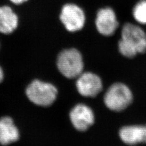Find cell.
<instances>
[{
  "mask_svg": "<svg viewBox=\"0 0 146 146\" xmlns=\"http://www.w3.org/2000/svg\"><path fill=\"white\" fill-rule=\"evenodd\" d=\"M119 51L127 58L146 52V33L141 27L130 23L123 26L121 38L118 43Z\"/></svg>",
  "mask_w": 146,
  "mask_h": 146,
  "instance_id": "obj_1",
  "label": "cell"
},
{
  "mask_svg": "<svg viewBox=\"0 0 146 146\" xmlns=\"http://www.w3.org/2000/svg\"><path fill=\"white\" fill-rule=\"evenodd\" d=\"M131 91L124 84L115 83L110 86L104 96V103L114 111L124 110L133 101Z\"/></svg>",
  "mask_w": 146,
  "mask_h": 146,
  "instance_id": "obj_2",
  "label": "cell"
},
{
  "mask_svg": "<svg viewBox=\"0 0 146 146\" xmlns=\"http://www.w3.org/2000/svg\"><path fill=\"white\" fill-rule=\"evenodd\" d=\"M58 69L67 78L79 77L84 68V63L80 52L74 48L65 49L58 57Z\"/></svg>",
  "mask_w": 146,
  "mask_h": 146,
  "instance_id": "obj_3",
  "label": "cell"
},
{
  "mask_svg": "<svg viewBox=\"0 0 146 146\" xmlns=\"http://www.w3.org/2000/svg\"><path fill=\"white\" fill-rule=\"evenodd\" d=\"M26 92L27 98L34 104L48 106L56 100L57 90L52 84L35 80L28 86Z\"/></svg>",
  "mask_w": 146,
  "mask_h": 146,
  "instance_id": "obj_4",
  "label": "cell"
},
{
  "mask_svg": "<svg viewBox=\"0 0 146 146\" xmlns=\"http://www.w3.org/2000/svg\"><path fill=\"white\" fill-rule=\"evenodd\" d=\"M60 20L68 31L75 33L84 27L85 13L83 9L77 4L68 3L63 5L61 9Z\"/></svg>",
  "mask_w": 146,
  "mask_h": 146,
  "instance_id": "obj_5",
  "label": "cell"
},
{
  "mask_svg": "<svg viewBox=\"0 0 146 146\" xmlns=\"http://www.w3.org/2000/svg\"><path fill=\"white\" fill-rule=\"evenodd\" d=\"M95 25L99 34L106 36L113 35L119 26L115 12L110 7L99 9L95 19Z\"/></svg>",
  "mask_w": 146,
  "mask_h": 146,
  "instance_id": "obj_6",
  "label": "cell"
},
{
  "mask_svg": "<svg viewBox=\"0 0 146 146\" xmlns=\"http://www.w3.org/2000/svg\"><path fill=\"white\" fill-rule=\"evenodd\" d=\"M77 89L85 97H94L102 88V82L100 77L94 73L81 74L76 82Z\"/></svg>",
  "mask_w": 146,
  "mask_h": 146,
  "instance_id": "obj_7",
  "label": "cell"
},
{
  "mask_svg": "<svg viewBox=\"0 0 146 146\" xmlns=\"http://www.w3.org/2000/svg\"><path fill=\"white\" fill-rule=\"evenodd\" d=\"M72 124L77 130L85 131L93 124L94 115L89 107L84 104L77 105L70 114Z\"/></svg>",
  "mask_w": 146,
  "mask_h": 146,
  "instance_id": "obj_8",
  "label": "cell"
},
{
  "mask_svg": "<svg viewBox=\"0 0 146 146\" xmlns=\"http://www.w3.org/2000/svg\"><path fill=\"white\" fill-rule=\"evenodd\" d=\"M119 136L123 143L129 145L146 143V125L124 126L119 131Z\"/></svg>",
  "mask_w": 146,
  "mask_h": 146,
  "instance_id": "obj_9",
  "label": "cell"
},
{
  "mask_svg": "<svg viewBox=\"0 0 146 146\" xmlns=\"http://www.w3.org/2000/svg\"><path fill=\"white\" fill-rule=\"evenodd\" d=\"M18 26V17L13 9L8 6H0V33L10 34Z\"/></svg>",
  "mask_w": 146,
  "mask_h": 146,
  "instance_id": "obj_10",
  "label": "cell"
},
{
  "mask_svg": "<svg viewBox=\"0 0 146 146\" xmlns=\"http://www.w3.org/2000/svg\"><path fill=\"white\" fill-rule=\"evenodd\" d=\"M19 138V132L13 121L9 117L0 119V143L7 145L14 143Z\"/></svg>",
  "mask_w": 146,
  "mask_h": 146,
  "instance_id": "obj_11",
  "label": "cell"
},
{
  "mask_svg": "<svg viewBox=\"0 0 146 146\" xmlns=\"http://www.w3.org/2000/svg\"><path fill=\"white\" fill-rule=\"evenodd\" d=\"M132 15L138 23L146 25V0H141L135 4Z\"/></svg>",
  "mask_w": 146,
  "mask_h": 146,
  "instance_id": "obj_12",
  "label": "cell"
},
{
  "mask_svg": "<svg viewBox=\"0 0 146 146\" xmlns=\"http://www.w3.org/2000/svg\"><path fill=\"white\" fill-rule=\"evenodd\" d=\"M11 2H12L13 4H17V5H19V4H23L24 3L28 1V0H9Z\"/></svg>",
  "mask_w": 146,
  "mask_h": 146,
  "instance_id": "obj_13",
  "label": "cell"
},
{
  "mask_svg": "<svg viewBox=\"0 0 146 146\" xmlns=\"http://www.w3.org/2000/svg\"><path fill=\"white\" fill-rule=\"evenodd\" d=\"M3 79V72L1 68L0 67V82L2 81Z\"/></svg>",
  "mask_w": 146,
  "mask_h": 146,
  "instance_id": "obj_14",
  "label": "cell"
}]
</instances>
